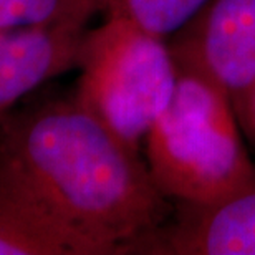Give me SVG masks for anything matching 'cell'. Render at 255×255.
<instances>
[{
	"label": "cell",
	"mask_w": 255,
	"mask_h": 255,
	"mask_svg": "<svg viewBox=\"0 0 255 255\" xmlns=\"http://www.w3.org/2000/svg\"><path fill=\"white\" fill-rule=\"evenodd\" d=\"M0 169L27 187L86 255L136 254L174 211L139 151L75 100L5 118Z\"/></svg>",
	"instance_id": "obj_1"
},
{
	"label": "cell",
	"mask_w": 255,
	"mask_h": 255,
	"mask_svg": "<svg viewBox=\"0 0 255 255\" xmlns=\"http://www.w3.org/2000/svg\"><path fill=\"white\" fill-rule=\"evenodd\" d=\"M176 65L171 103L142 142L146 166L169 201L204 206L247 186L255 164L227 96L199 71Z\"/></svg>",
	"instance_id": "obj_2"
},
{
	"label": "cell",
	"mask_w": 255,
	"mask_h": 255,
	"mask_svg": "<svg viewBox=\"0 0 255 255\" xmlns=\"http://www.w3.org/2000/svg\"><path fill=\"white\" fill-rule=\"evenodd\" d=\"M75 101L139 151L171 103L177 65L167 40L120 17H105L81 43Z\"/></svg>",
	"instance_id": "obj_3"
},
{
	"label": "cell",
	"mask_w": 255,
	"mask_h": 255,
	"mask_svg": "<svg viewBox=\"0 0 255 255\" xmlns=\"http://www.w3.org/2000/svg\"><path fill=\"white\" fill-rule=\"evenodd\" d=\"M169 47L177 63L227 96L246 129L255 93V0H209Z\"/></svg>",
	"instance_id": "obj_4"
},
{
	"label": "cell",
	"mask_w": 255,
	"mask_h": 255,
	"mask_svg": "<svg viewBox=\"0 0 255 255\" xmlns=\"http://www.w3.org/2000/svg\"><path fill=\"white\" fill-rule=\"evenodd\" d=\"M136 254L255 255V177L212 204H177V211L147 236Z\"/></svg>",
	"instance_id": "obj_5"
},
{
	"label": "cell",
	"mask_w": 255,
	"mask_h": 255,
	"mask_svg": "<svg viewBox=\"0 0 255 255\" xmlns=\"http://www.w3.org/2000/svg\"><path fill=\"white\" fill-rule=\"evenodd\" d=\"M86 32L88 23L0 30V125L18 101L76 68Z\"/></svg>",
	"instance_id": "obj_6"
},
{
	"label": "cell",
	"mask_w": 255,
	"mask_h": 255,
	"mask_svg": "<svg viewBox=\"0 0 255 255\" xmlns=\"http://www.w3.org/2000/svg\"><path fill=\"white\" fill-rule=\"evenodd\" d=\"M0 255H86L27 187L0 169Z\"/></svg>",
	"instance_id": "obj_7"
},
{
	"label": "cell",
	"mask_w": 255,
	"mask_h": 255,
	"mask_svg": "<svg viewBox=\"0 0 255 255\" xmlns=\"http://www.w3.org/2000/svg\"><path fill=\"white\" fill-rule=\"evenodd\" d=\"M105 17H120L167 40L184 28L209 0H91Z\"/></svg>",
	"instance_id": "obj_8"
},
{
	"label": "cell",
	"mask_w": 255,
	"mask_h": 255,
	"mask_svg": "<svg viewBox=\"0 0 255 255\" xmlns=\"http://www.w3.org/2000/svg\"><path fill=\"white\" fill-rule=\"evenodd\" d=\"M96 12L91 0H0V30L88 23Z\"/></svg>",
	"instance_id": "obj_9"
},
{
	"label": "cell",
	"mask_w": 255,
	"mask_h": 255,
	"mask_svg": "<svg viewBox=\"0 0 255 255\" xmlns=\"http://www.w3.org/2000/svg\"><path fill=\"white\" fill-rule=\"evenodd\" d=\"M251 137H255V93H254V98H252V103H251V110H249V120H247V125H246V129Z\"/></svg>",
	"instance_id": "obj_10"
}]
</instances>
